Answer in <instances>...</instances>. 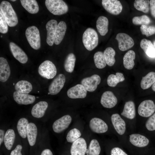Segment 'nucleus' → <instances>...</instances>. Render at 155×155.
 Returning <instances> with one entry per match:
<instances>
[{
  "instance_id": "nucleus-21",
  "label": "nucleus",
  "mask_w": 155,
  "mask_h": 155,
  "mask_svg": "<svg viewBox=\"0 0 155 155\" xmlns=\"http://www.w3.org/2000/svg\"><path fill=\"white\" fill-rule=\"evenodd\" d=\"M48 107V104L46 101H40L35 104L32 107L31 113L32 116L36 118L43 117Z\"/></svg>"
},
{
  "instance_id": "nucleus-20",
  "label": "nucleus",
  "mask_w": 155,
  "mask_h": 155,
  "mask_svg": "<svg viewBox=\"0 0 155 155\" xmlns=\"http://www.w3.org/2000/svg\"><path fill=\"white\" fill-rule=\"evenodd\" d=\"M11 73L10 67L5 59L0 57V81L6 82L9 79Z\"/></svg>"
},
{
  "instance_id": "nucleus-47",
  "label": "nucleus",
  "mask_w": 155,
  "mask_h": 155,
  "mask_svg": "<svg viewBox=\"0 0 155 155\" xmlns=\"http://www.w3.org/2000/svg\"><path fill=\"white\" fill-rule=\"evenodd\" d=\"M150 13L152 16L155 18V0L150 1Z\"/></svg>"
},
{
  "instance_id": "nucleus-12",
  "label": "nucleus",
  "mask_w": 155,
  "mask_h": 155,
  "mask_svg": "<svg viewBox=\"0 0 155 155\" xmlns=\"http://www.w3.org/2000/svg\"><path fill=\"white\" fill-rule=\"evenodd\" d=\"M71 121V117L69 115L63 116L53 123L52 126L53 131L58 133L62 132L68 127Z\"/></svg>"
},
{
  "instance_id": "nucleus-27",
  "label": "nucleus",
  "mask_w": 155,
  "mask_h": 155,
  "mask_svg": "<svg viewBox=\"0 0 155 155\" xmlns=\"http://www.w3.org/2000/svg\"><path fill=\"white\" fill-rule=\"evenodd\" d=\"M37 134L36 126L33 123H30L27 127V137L30 145L34 146L36 143Z\"/></svg>"
},
{
  "instance_id": "nucleus-23",
  "label": "nucleus",
  "mask_w": 155,
  "mask_h": 155,
  "mask_svg": "<svg viewBox=\"0 0 155 155\" xmlns=\"http://www.w3.org/2000/svg\"><path fill=\"white\" fill-rule=\"evenodd\" d=\"M67 29V25L64 21H60L58 24L55 34L54 43L56 45L60 44L63 40Z\"/></svg>"
},
{
  "instance_id": "nucleus-49",
  "label": "nucleus",
  "mask_w": 155,
  "mask_h": 155,
  "mask_svg": "<svg viewBox=\"0 0 155 155\" xmlns=\"http://www.w3.org/2000/svg\"><path fill=\"white\" fill-rule=\"evenodd\" d=\"M4 131L2 129L0 130V145L1 146L3 140L5 136Z\"/></svg>"
},
{
  "instance_id": "nucleus-43",
  "label": "nucleus",
  "mask_w": 155,
  "mask_h": 155,
  "mask_svg": "<svg viewBox=\"0 0 155 155\" xmlns=\"http://www.w3.org/2000/svg\"><path fill=\"white\" fill-rule=\"evenodd\" d=\"M7 24L2 13L0 10V32L3 34L7 33L8 30Z\"/></svg>"
},
{
  "instance_id": "nucleus-2",
  "label": "nucleus",
  "mask_w": 155,
  "mask_h": 155,
  "mask_svg": "<svg viewBox=\"0 0 155 155\" xmlns=\"http://www.w3.org/2000/svg\"><path fill=\"white\" fill-rule=\"evenodd\" d=\"M97 33L94 29L89 28L84 32L82 36V42L86 48L91 51L95 48L98 43Z\"/></svg>"
},
{
  "instance_id": "nucleus-8",
  "label": "nucleus",
  "mask_w": 155,
  "mask_h": 155,
  "mask_svg": "<svg viewBox=\"0 0 155 155\" xmlns=\"http://www.w3.org/2000/svg\"><path fill=\"white\" fill-rule=\"evenodd\" d=\"M102 4L106 10L112 14L119 15L122 11V6L119 1L103 0L102 1Z\"/></svg>"
},
{
  "instance_id": "nucleus-37",
  "label": "nucleus",
  "mask_w": 155,
  "mask_h": 155,
  "mask_svg": "<svg viewBox=\"0 0 155 155\" xmlns=\"http://www.w3.org/2000/svg\"><path fill=\"white\" fill-rule=\"evenodd\" d=\"M103 53L106 64L110 66H113L115 62V52L114 50L112 47H108L105 49Z\"/></svg>"
},
{
  "instance_id": "nucleus-4",
  "label": "nucleus",
  "mask_w": 155,
  "mask_h": 155,
  "mask_svg": "<svg viewBox=\"0 0 155 155\" xmlns=\"http://www.w3.org/2000/svg\"><path fill=\"white\" fill-rule=\"evenodd\" d=\"M26 36L30 46L36 50L40 47V38L39 30L35 26L28 27L25 32Z\"/></svg>"
},
{
  "instance_id": "nucleus-17",
  "label": "nucleus",
  "mask_w": 155,
  "mask_h": 155,
  "mask_svg": "<svg viewBox=\"0 0 155 155\" xmlns=\"http://www.w3.org/2000/svg\"><path fill=\"white\" fill-rule=\"evenodd\" d=\"M14 100L20 104L28 105L33 103L35 100V96L28 94L23 93L17 91L13 93Z\"/></svg>"
},
{
  "instance_id": "nucleus-29",
  "label": "nucleus",
  "mask_w": 155,
  "mask_h": 155,
  "mask_svg": "<svg viewBox=\"0 0 155 155\" xmlns=\"http://www.w3.org/2000/svg\"><path fill=\"white\" fill-rule=\"evenodd\" d=\"M135 54L134 51L130 50L124 55L123 59V64L125 68L128 70L133 69L135 65L134 60Z\"/></svg>"
},
{
  "instance_id": "nucleus-32",
  "label": "nucleus",
  "mask_w": 155,
  "mask_h": 155,
  "mask_svg": "<svg viewBox=\"0 0 155 155\" xmlns=\"http://www.w3.org/2000/svg\"><path fill=\"white\" fill-rule=\"evenodd\" d=\"M15 138V134L13 130L8 129L5 133L4 142L6 148L8 150L11 148L14 143Z\"/></svg>"
},
{
  "instance_id": "nucleus-16",
  "label": "nucleus",
  "mask_w": 155,
  "mask_h": 155,
  "mask_svg": "<svg viewBox=\"0 0 155 155\" xmlns=\"http://www.w3.org/2000/svg\"><path fill=\"white\" fill-rule=\"evenodd\" d=\"M87 91L81 84H78L70 88L67 91L68 96L71 98H83L86 96Z\"/></svg>"
},
{
  "instance_id": "nucleus-36",
  "label": "nucleus",
  "mask_w": 155,
  "mask_h": 155,
  "mask_svg": "<svg viewBox=\"0 0 155 155\" xmlns=\"http://www.w3.org/2000/svg\"><path fill=\"white\" fill-rule=\"evenodd\" d=\"M94 59L96 66L101 69L105 67L106 65L104 53L100 51L96 52L94 54Z\"/></svg>"
},
{
  "instance_id": "nucleus-38",
  "label": "nucleus",
  "mask_w": 155,
  "mask_h": 155,
  "mask_svg": "<svg viewBox=\"0 0 155 155\" xmlns=\"http://www.w3.org/2000/svg\"><path fill=\"white\" fill-rule=\"evenodd\" d=\"M101 151L100 147L98 141L92 140L90 142L86 153L87 155H99Z\"/></svg>"
},
{
  "instance_id": "nucleus-35",
  "label": "nucleus",
  "mask_w": 155,
  "mask_h": 155,
  "mask_svg": "<svg viewBox=\"0 0 155 155\" xmlns=\"http://www.w3.org/2000/svg\"><path fill=\"white\" fill-rule=\"evenodd\" d=\"M28 123V120L22 118L18 121L17 124V129L20 136L23 138L27 136V127Z\"/></svg>"
},
{
  "instance_id": "nucleus-3",
  "label": "nucleus",
  "mask_w": 155,
  "mask_h": 155,
  "mask_svg": "<svg viewBox=\"0 0 155 155\" xmlns=\"http://www.w3.org/2000/svg\"><path fill=\"white\" fill-rule=\"evenodd\" d=\"M45 5L48 10L55 15H61L68 11L67 4L62 0H46Z\"/></svg>"
},
{
  "instance_id": "nucleus-18",
  "label": "nucleus",
  "mask_w": 155,
  "mask_h": 155,
  "mask_svg": "<svg viewBox=\"0 0 155 155\" xmlns=\"http://www.w3.org/2000/svg\"><path fill=\"white\" fill-rule=\"evenodd\" d=\"M112 123L117 132L120 135L123 134L126 130L124 121L117 113L113 114L111 117Z\"/></svg>"
},
{
  "instance_id": "nucleus-5",
  "label": "nucleus",
  "mask_w": 155,
  "mask_h": 155,
  "mask_svg": "<svg viewBox=\"0 0 155 155\" xmlns=\"http://www.w3.org/2000/svg\"><path fill=\"white\" fill-rule=\"evenodd\" d=\"M39 74L48 79H52L56 75L57 70L55 66L51 61L45 60L39 65L38 69Z\"/></svg>"
},
{
  "instance_id": "nucleus-45",
  "label": "nucleus",
  "mask_w": 155,
  "mask_h": 155,
  "mask_svg": "<svg viewBox=\"0 0 155 155\" xmlns=\"http://www.w3.org/2000/svg\"><path fill=\"white\" fill-rule=\"evenodd\" d=\"M111 155H128L124 151L119 147H115L111 151Z\"/></svg>"
},
{
  "instance_id": "nucleus-42",
  "label": "nucleus",
  "mask_w": 155,
  "mask_h": 155,
  "mask_svg": "<svg viewBox=\"0 0 155 155\" xmlns=\"http://www.w3.org/2000/svg\"><path fill=\"white\" fill-rule=\"evenodd\" d=\"M142 34L148 37L155 34V26L142 25L140 27Z\"/></svg>"
},
{
  "instance_id": "nucleus-14",
  "label": "nucleus",
  "mask_w": 155,
  "mask_h": 155,
  "mask_svg": "<svg viewBox=\"0 0 155 155\" xmlns=\"http://www.w3.org/2000/svg\"><path fill=\"white\" fill-rule=\"evenodd\" d=\"M117 99L113 92L111 91H106L102 94L100 103L104 107L111 108L117 104Z\"/></svg>"
},
{
  "instance_id": "nucleus-50",
  "label": "nucleus",
  "mask_w": 155,
  "mask_h": 155,
  "mask_svg": "<svg viewBox=\"0 0 155 155\" xmlns=\"http://www.w3.org/2000/svg\"><path fill=\"white\" fill-rule=\"evenodd\" d=\"M152 88L154 91L155 92V82L152 85Z\"/></svg>"
},
{
  "instance_id": "nucleus-24",
  "label": "nucleus",
  "mask_w": 155,
  "mask_h": 155,
  "mask_svg": "<svg viewBox=\"0 0 155 155\" xmlns=\"http://www.w3.org/2000/svg\"><path fill=\"white\" fill-rule=\"evenodd\" d=\"M121 115L124 117L130 119H133L135 116V104L132 101L126 102Z\"/></svg>"
},
{
  "instance_id": "nucleus-51",
  "label": "nucleus",
  "mask_w": 155,
  "mask_h": 155,
  "mask_svg": "<svg viewBox=\"0 0 155 155\" xmlns=\"http://www.w3.org/2000/svg\"><path fill=\"white\" fill-rule=\"evenodd\" d=\"M154 46L155 47V41H154Z\"/></svg>"
},
{
  "instance_id": "nucleus-15",
  "label": "nucleus",
  "mask_w": 155,
  "mask_h": 155,
  "mask_svg": "<svg viewBox=\"0 0 155 155\" xmlns=\"http://www.w3.org/2000/svg\"><path fill=\"white\" fill-rule=\"evenodd\" d=\"M10 51L14 57L20 63H26L28 61V56L25 52L18 46L13 42L9 43Z\"/></svg>"
},
{
  "instance_id": "nucleus-48",
  "label": "nucleus",
  "mask_w": 155,
  "mask_h": 155,
  "mask_svg": "<svg viewBox=\"0 0 155 155\" xmlns=\"http://www.w3.org/2000/svg\"><path fill=\"white\" fill-rule=\"evenodd\" d=\"M40 155H53V154L50 150L46 149L42 152Z\"/></svg>"
},
{
  "instance_id": "nucleus-10",
  "label": "nucleus",
  "mask_w": 155,
  "mask_h": 155,
  "mask_svg": "<svg viewBox=\"0 0 155 155\" xmlns=\"http://www.w3.org/2000/svg\"><path fill=\"white\" fill-rule=\"evenodd\" d=\"M101 82L100 76L97 74H94L90 77L83 79L81 82L86 90L88 91L92 92L97 88L98 85Z\"/></svg>"
},
{
  "instance_id": "nucleus-52",
  "label": "nucleus",
  "mask_w": 155,
  "mask_h": 155,
  "mask_svg": "<svg viewBox=\"0 0 155 155\" xmlns=\"http://www.w3.org/2000/svg\"><path fill=\"white\" fill-rule=\"evenodd\" d=\"M11 1H16V0H11Z\"/></svg>"
},
{
  "instance_id": "nucleus-9",
  "label": "nucleus",
  "mask_w": 155,
  "mask_h": 155,
  "mask_svg": "<svg viewBox=\"0 0 155 155\" xmlns=\"http://www.w3.org/2000/svg\"><path fill=\"white\" fill-rule=\"evenodd\" d=\"M65 82V78L62 74H59L55 78L49 86V94L55 95L58 94L63 87Z\"/></svg>"
},
{
  "instance_id": "nucleus-46",
  "label": "nucleus",
  "mask_w": 155,
  "mask_h": 155,
  "mask_svg": "<svg viewBox=\"0 0 155 155\" xmlns=\"http://www.w3.org/2000/svg\"><path fill=\"white\" fill-rule=\"evenodd\" d=\"M22 149V146L18 145L16 148L11 152L10 155H22L21 153Z\"/></svg>"
},
{
  "instance_id": "nucleus-44",
  "label": "nucleus",
  "mask_w": 155,
  "mask_h": 155,
  "mask_svg": "<svg viewBox=\"0 0 155 155\" xmlns=\"http://www.w3.org/2000/svg\"><path fill=\"white\" fill-rule=\"evenodd\" d=\"M145 125L147 129L150 131L155 130V113L147 120Z\"/></svg>"
},
{
  "instance_id": "nucleus-40",
  "label": "nucleus",
  "mask_w": 155,
  "mask_h": 155,
  "mask_svg": "<svg viewBox=\"0 0 155 155\" xmlns=\"http://www.w3.org/2000/svg\"><path fill=\"white\" fill-rule=\"evenodd\" d=\"M133 23L135 25H146L149 24L151 22L149 18L145 15L139 16L134 17L132 20Z\"/></svg>"
},
{
  "instance_id": "nucleus-28",
  "label": "nucleus",
  "mask_w": 155,
  "mask_h": 155,
  "mask_svg": "<svg viewBox=\"0 0 155 155\" xmlns=\"http://www.w3.org/2000/svg\"><path fill=\"white\" fill-rule=\"evenodd\" d=\"M21 5L29 13L31 14L37 13L39 10L38 3L35 0H20Z\"/></svg>"
},
{
  "instance_id": "nucleus-30",
  "label": "nucleus",
  "mask_w": 155,
  "mask_h": 155,
  "mask_svg": "<svg viewBox=\"0 0 155 155\" xmlns=\"http://www.w3.org/2000/svg\"><path fill=\"white\" fill-rule=\"evenodd\" d=\"M16 91L19 92L28 94L32 89V86L28 81L22 80L18 82L14 86Z\"/></svg>"
},
{
  "instance_id": "nucleus-6",
  "label": "nucleus",
  "mask_w": 155,
  "mask_h": 155,
  "mask_svg": "<svg viewBox=\"0 0 155 155\" xmlns=\"http://www.w3.org/2000/svg\"><path fill=\"white\" fill-rule=\"evenodd\" d=\"M115 38L118 42L119 49L122 51H125L131 48L134 44L132 38L125 33L118 34Z\"/></svg>"
},
{
  "instance_id": "nucleus-1",
  "label": "nucleus",
  "mask_w": 155,
  "mask_h": 155,
  "mask_svg": "<svg viewBox=\"0 0 155 155\" xmlns=\"http://www.w3.org/2000/svg\"><path fill=\"white\" fill-rule=\"evenodd\" d=\"M0 9L9 26L14 27L18 24V20L17 14L9 2L2 1L0 3Z\"/></svg>"
},
{
  "instance_id": "nucleus-7",
  "label": "nucleus",
  "mask_w": 155,
  "mask_h": 155,
  "mask_svg": "<svg viewBox=\"0 0 155 155\" xmlns=\"http://www.w3.org/2000/svg\"><path fill=\"white\" fill-rule=\"evenodd\" d=\"M155 111V104L154 102L150 100L142 101L139 105L138 108V113L140 116L147 117L151 116Z\"/></svg>"
},
{
  "instance_id": "nucleus-39",
  "label": "nucleus",
  "mask_w": 155,
  "mask_h": 155,
  "mask_svg": "<svg viewBox=\"0 0 155 155\" xmlns=\"http://www.w3.org/2000/svg\"><path fill=\"white\" fill-rule=\"evenodd\" d=\"M150 1L148 0H135L133 5L134 7L138 11L147 13L149 10Z\"/></svg>"
},
{
  "instance_id": "nucleus-19",
  "label": "nucleus",
  "mask_w": 155,
  "mask_h": 155,
  "mask_svg": "<svg viewBox=\"0 0 155 155\" xmlns=\"http://www.w3.org/2000/svg\"><path fill=\"white\" fill-rule=\"evenodd\" d=\"M57 25V21L54 19L49 20L46 24V28L47 30L46 42L50 46H53L54 43L55 32Z\"/></svg>"
},
{
  "instance_id": "nucleus-41",
  "label": "nucleus",
  "mask_w": 155,
  "mask_h": 155,
  "mask_svg": "<svg viewBox=\"0 0 155 155\" xmlns=\"http://www.w3.org/2000/svg\"><path fill=\"white\" fill-rule=\"evenodd\" d=\"M81 135L80 131L76 128H74L70 130L66 136L67 141L70 143H73L80 138Z\"/></svg>"
},
{
  "instance_id": "nucleus-34",
  "label": "nucleus",
  "mask_w": 155,
  "mask_h": 155,
  "mask_svg": "<svg viewBox=\"0 0 155 155\" xmlns=\"http://www.w3.org/2000/svg\"><path fill=\"white\" fill-rule=\"evenodd\" d=\"M75 61L76 57L73 53H71L67 55L64 65V69L66 71L71 73L73 71Z\"/></svg>"
},
{
  "instance_id": "nucleus-33",
  "label": "nucleus",
  "mask_w": 155,
  "mask_h": 155,
  "mask_svg": "<svg viewBox=\"0 0 155 155\" xmlns=\"http://www.w3.org/2000/svg\"><path fill=\"white\" fill-rule=\"evenodd\" d=\"M125 80V78L122 73L117 72L115 75L111 74L109 75L107 78V82L109 86L115 87L118 83Z\"/></svg>"
},
{
  "instance_id": "nucleus-26",
  "label": "nucleus",
  "mask_w": 155,
  "mask_h": 155,
  "mask_svg": "<svg viewBox=\"0 0 155 155\" xmlns=\"http://www.w3.org/2000/svg\"><path fill=\"white\" fill-rule=\"evenodd\" d=\"M108 20L106 17H99L96 22V27L98 32L102 36H105L108 32Z\"/></svg>"
},
{
  "instance_id": "nucleus-25",
  "label": "nucleus",
  "mask_w": 155,
  "mask_h": 155,
  "mask_svg": "<svg viewBox=\"0 0 155 155\" xmlns=\"http://www.w3.org/2000/svg\"><path fill=\"white\" fill-rule=\"evenodd\" d=\"M140 46L148 57H155V47L151 41L144 38L140 42Z\"/></svg>"
},
{
  "instance_id": "nucleus-11",
  "label": "nucleus",
  "mask_w": 155,
  "mask_h": 155,
  "mask_svg": "<svg viewBox=\"0 0 155 155\" xmlns=\"http://www.w3.org/2000/svg\"><path fill=\"white\" fill-rule=\"evenodd\" d=\"M87 150L86 141L83 138H79L73 143L70 153L71 155H85Z\"/></svg>"
},
{
  "instance_id": "nucleus-31",
  "label": "nucleus",
  "mask_w": 155,
  "mask_h": 155,
  "mask_svg": "<svg viewBox=\"0 0 155 155\" xmlns=\"http://www.w3.org/2000/svg\"><path fill=\"white\" fill-rule=\"evenodd\" d=\"M155 82V72L151 71L148 73L146 76L142 77L140 85L143 90L150 88Z\"/></svg>"
},
{
  "instance_id": "nucleus-22",
  "label": "nucleus",
  "mask_w": 155,
  "mask_h": 155,
  "mask_svg": "<svg viewBox=\"0 0 155 155\" xmlns=\"http://www.w3.org/2000/svg\"><path fill=\"white\" fill-rule=\"evenodd\" d=\"M129 141L133 145L138 147H144L149 143V140L145 136L138 134L129 135Z\"/></svg>"
},
{
  "instance_id": "nucleus-13",
  "label": "nucleus",
  "mask_w": 155,
  "mask_h": 155,
  "mask_svg": "<svg viewBox=\"0 0 155 155\" xmlns=\"http://www.w3.org/2000/svg\"><path fill=\"white\" fill-rule=\"evenodd\" d=\"M89 127L92 131L98 133H105L108 129L107 125L104 121L96 117L93 118L90 120Z\"/></svg>"
}]
</instances>
